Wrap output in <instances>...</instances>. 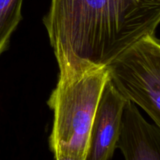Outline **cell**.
Here are the masks:
<instances>
[{
	"instance_id": "cell-5",
	"label": "cell",
	"mask_w": 160,
	"mask_h": 160,
	"mask_svg": "<svg viewBox=\"0 0 160 160\" xmlns=\"http://www.w3.org/2000/svg\"><path fill=\"white\" fill-rule=\"evenodd\" d=\"M117 148L125 160H160V127L148 123L129 100L123 109Z\"/></svg>"
},
{
	"instance_id": "cell-7",
	"label": "cell",
	"mask_w": 160,
	"mask_h": 160,
	"mask_svg": "<svg viewBox=\"0 0 160 160\" xmlns=\"http://www.w3.org/2000/svg\"><path fill=\"white\" fill-rule=\"evenodd\" d=\"M55 160H85L78 156H73L70 154H62V153H59V154L54 155Z\"/></svg>"
},
{
	"instance_id": "cell-2",
	"label": "cell",
	"mask_w": 160,
	"mask_h": 160,
	"mask_svg": "<svg viewBox=\"0 0 160 160\" xmlns=\"http://www.w3.org/2000/svg\"><path fill=\"white\" fill-rule=\"evenodd\" d=\"M109 80L107 67L59 73L47 102L54 114L48 139L53 155L70 154L86 160L95 111Z\"/></svg>"
},
{
	"instance_id": "cell-3",
	"label": "cell",
	"mask_w": 160,
	"mask_h": 160,
	"mask_svg": "<svg viewBox=\"0 0 160 160\" xmlns=\"http://www.w3.org/2000/svg\"><path fill=\"white\" fill-rule=\"evenodd\" d=\"M106 67L117 91L160 127V42L156 34L138 40Z\"/></svg>"
},
{
	"instance_id": "cell-6",
	"label": "cell",
	"mask_w": 160,
	"mask_h": 160,
	"mask_svg": "<svg viewBox=\"0 0 160 160\" xmlns=\"http://www.w3.org/2000/svg\"><path fill=\"white\" fill-rule=\"evenodd\" d=\"M23 0H0V56L9 48L12 33L22 20Z\"/></svg>"
},
{
	"instance_id": "cell-4",
	"label": "cell",
	"mask_w": 160,
	"mask_h": 160,
	"mask_svg": "<svg viewBox=\"0 0 160 160\" xmlns=\"http://www.w3.org/2000/svg\"><path fill=\"white\" fill-rule=\"evenodd\" d=\"M126 101L109 79L105 85L95 111L86 160L112 159L120 136Z\"/></svg>"
},
{
	"instance_id": "cell-1",
	"label": "cell",
	"mask_w": 160,
	"mask_h": 160,
	"mask_svg": "<svg viewBox=\"0 0 160 160\" xmlns=\"http://www.w3.org/2000/svg\"><path fill=\"white\" fill-rule=\"evenodd\" d=\"M43 23L60 74L106 67L156 34L160 0H51Z\"/></svg>"
}]
</instances>
